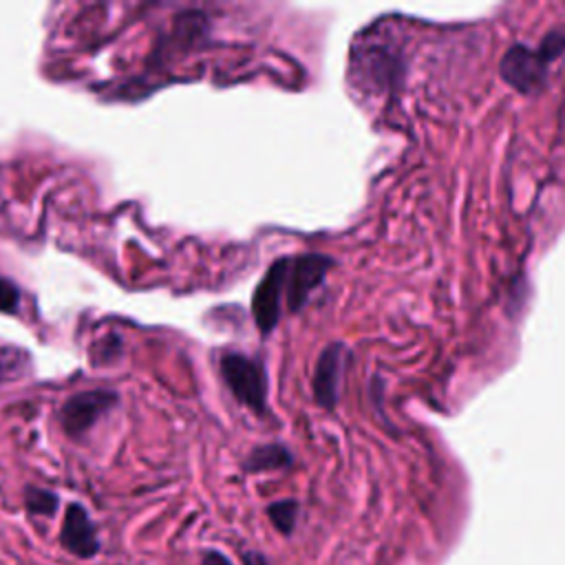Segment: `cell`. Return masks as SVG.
Segmentation results:
<instances>
[{
	"instance_id": "obj_13",
	"label": "cell",
	"mask_w": 565,
	"mask_h": 565,
	"mask_svg": "<svg viewBox=\"0 0 565 565\" xmlns=\"http://www.w3.org/2000/svg\"><path fill=\"white\" fill-rule=\"evenodd\" d=\"M246 565H268V561L261 554H248Z\"/></svg>"
},
{
	"instance_id": "obj_9",
	"label": "cell",
	"mask_w": 565,
	"mask_h": 565,
	"mask_svg": "<svg viewBox=\"0 0 565 565\" xmlns=\"http://www.w3.org/2000/svg\"><path fill=\"white\" fill-rule=\"evenodd\" d=\"M25 504H27V510L36 517H52L56 515L58 510V497L49 490H43V488H27L25 493Z\"/></svg>"
},
{
	"instance_id": "obj_7",
	"label": "cell",
	"mask_w": 565,
	"mask_h": 565,
	"mask_svg": "<svg viewBox=\"0 0 565 565\" xmlns=\"http://www.w3.org/2000/svg\"><path fill=\"white\" fill-rule=\"evenodd\" d=\"M60 539H63V545L80 558H91L100 550L95 526H93L89 512L84 510V506H80V504H71L67 508Z\"/></svg>"
},
{
	"instance_id": "obj_5",
	"label": "cell",
	"mask_w": 565,
	"mask_h": 565,
	"mask_svg": "<svg viewBox=\"0 0 565 565\" xmlns=\"http://www.w3.org/2000/svg\"><path fill=\"white\" fill-rule=\"evenodd\" d=\"M285 276H287V259L276 261L263 281L259 283L252 301V312L259 329L263 334H270L281 316V305H283V292H285Z\"/></svg>"
},
{
	"instance_id": "obj_11",
	"label": "cell",
	"mask_w": 565,
	"mask_h": 565,
	"mask_svg": "<svg viewBox=\"0 0 565 565\" xmlns=\"http://www.w3.org/2000/svg\"><path fill=\"white\" fill-rule=\"evenodd\" d=\"M19 298H21V294H19L16 285L5 279H0V312H8V314L16 312Z\"/></svg>"
},
{
	"instance_id": "obj_10",
	"label": "cell",
	"mask_w": 565,
	"mask_h": 565,
	"mask_svg": "<svg viewBox=\"0 0 565 565\" xmlns=\"http://www.w3.org/2000/svg\"><path fill=\"white\" fill-rule=\"evenodd\" d=\"M296 504L294 501H279L274 506H270V517L272 523L281 530V532H292L294 523H296Z\"/></svg>"
},
{
	"instance_id": "obj_3",
	"label": "cell",
	"mask_w": 565,
	"mask_h": 565,
	"mask_svg": "<svg viewBox=\"0 0 565 565\" xmlns=\"http://www.w3.org/2000/svg\"><path fill=\"white\" fill-rule=\"evenodd\" d=\"M329 268H331V261L323 255H305V257L287 259L285 290H287L290 312H298L309 301V294L323 283Z\"/></svg>"
},
{
	"instance_id": "obj_6",
	"label": "cell",
	"mask_w": 565,
	"mask_h": 565,
	"mask_svg": "<svg viewBox=\"0 0 565 565\" xmlns=\"http://www.w3.org/2000/svg\"><path fill=\"white\" fill-rule=\"evenodd\" d=\"M344 355L347 351L342 344H331L318 358L316 373H314V396L318 405L325 409H334V405L338 403L342 371H344Z\"/></svg>"
},
{
	"instance_id": "obj_2",
	"label": "cell",
	"mask_w": 565,
	"mask_h": 565,
	"mask_svg": "<svg viewBox=\"0 0 565 565\" xmlns=\"http://www.w3.org/2000/svg\"><path fill=\"white\" fill-rule=\"evenodd\" d=\"M224 381L235 394V398L252 409L255 414H263L268 407V378L263 366L244 355V353H226L222 358Z\"/></svg>"
},
{
	"instance_id": "obj_4",
	"label": "cell",
	"mask_w": 565,
	"mask_h": 565,
	"mask_svg": "<svg viewBox=\"0 0 565 565\" xmlns=\"http://www.w3.org/2000/svg\"><path fill=\"white\" fill-rule=\"evenodd\" d=\"M115 403H117V396L106 389H93V392H82L74 396L71 400H67V405L60 411L65 431L74 438L84 436Z\"/></svg>"
},
{
	"instance_id": "obj_12",
	"label": "cell",
	"mask_w": 565,
	"mask_h": 565,
	"mask_svg": "<svg viewBox=\"0 0 565 565\" xmlns=\"http://www.w3.org/2000/svg\"><path fill=\"white\" fill-rule=\"evenodd\" d=\"M204 565H233V563H230V558L226 554H222L217 550H211L204 556Z\"/></svg>"
},
{
	"instance_id": "obj_8",
	"label": "cell",
	"mask_w": 565,
	"mask_h": 565,
	"mask_svg": "<svg viewBox=\"0 0 565 565\" xmlns=\"http://www.w3.org/2000/svg\"><path fill=\"white\" fill-rule=\"evenodd\" d=\"M287 464H290V453L283 447H274V444L257 449L248 460L250 471H270V468H281Z\"/></svg>"
},
{
	"instance_id": "obj_1",
	"label": "cell",
	"mask_w": 565,
	"mask_h": 565,
	"mask_svg": "<svg viewBox=\"0 0 565 565\" xmlns=\"http://www.w3.org/2000/svg\"><path fill=\"white\" fill-rule=\"evenodd\" d=\"M565 52V34H550L539 49L512 47L501 60V78L521 93H536L547 78V65Z\"/></svg>"
}]
</instances>
